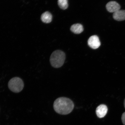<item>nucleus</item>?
I'll return each mask as SVG.
<instances>
[{
  "instance_id": "1",
  "label": "nucleus",
  "mask_w": 125,
  "mask_h": 125,
  "mask_svg": "<svg viewBox=\"0 0 125 125\" xmlns=\"http://www.w3.org/2000/svg\"><path fill=\"white\" fill-rule=\"evenodd\" d=\"M73 101L69 98L61 97L54 101L53 107L56 112L60 115H66L71 113L74 108Z\"/></svg>"
},
{
  "instance_id": "2",
  "label": "nucleus",
  "mask_w": 125,
  "mask_h": 125,
  "mask_svg": "<svg viewBox=\"0 0 125 125\" xmlns=\"http://www.w3.org/2000/svg\"><path fill=\"white\" fill-rule=\"evenodd\" d=\"M65 59L64 52L60 50H56L53 52L50 58L51 64L54 68H60L63 65Z\"/></svg>"
},
{
  "instance_id": "3",
  "label": "nucleus",
  "mask_w": 125,
  "mask_h": 125,
  "mask_svg": "<svg viewBox=\"0 0 125 125\" xmlns=\"http://www.w3.org/2000/svg\"><path fill=\"white\" fill-rule=\"evenodd\" d=\"M9 88L11 91L15 93H18L21 91L24 87V84L21 79L18 77L12 78L9 81Z\"/></svg>"
},
{
  "instance_id": "4",
  "label": "nucleus",
  "mask_w": 125,
  "mask_h": 125,
  "mask_svg": "<svg viewBox=\"0 0 125 125\" xmlns=\"http://www.w3.org/2000/svg\"><path fill=\"white\" fill-rule=\"evenodd\" d=\"M88 44L91 48L96 49L101 45L99 37L96 35H93L90 37L88 41Z\"/></svg>"
},
{
  "instance_id": "5",
  "label": "nucleus",
  "mask_w": 125,
  "mask_h": 125,
  "mask_svg": "<svg viewBox=\"0 0 125 125\" xmlns=\"http://www.w3.org/2000/svg\"><path fill=\"white\" fill-rule=\"evenodd\" d=\"M106 8L108 11L114 13L120 10L121 6L116 1H112L107 3L106 5Z\"/></svg>"
},
{
  "instance_id": "6",
  "label": "nucleus",
  "mask_w": 125,
  "mask_h": 125,
  "mask_svg": "<svg viewBox=\"0 0 125 125\" xmlns=\"http://www.w3.org/2000/svg\"><path fill=\"white\" fill-rule=\"evenodd\" d=\"M107 111L108 108L107 106L105 104H101L96 108V115L98 118H104L107 114Z\"/></svg>"
},
{
  "instance_id": "7",
  "label": "nucleus",
  "mask_w": 125,
  "mask_h": 125,
  "mask_svg": "<svg viewBox=\"0 0 125 125\" xmlns=\"http://www.w3.org/2000/svg\"><path fill=\"white\" fill-rule=\"evenodd\" d=\"M114 19L118 21L125 20V10H119L114 12L113 14Z\"/></svg>"
},
{
  "instance_id": "8",
  "label": "nucleus",
  "mask_w": 125,
  "mask_h": 125,
  "mask_svg": "<svg viewBox=\"0 0 125 125\" xmlns=\"http://www.w3.org/2000/svg\"><path fill=\"white\" fill-rule=\"evenodd\" d=\"M71 31L76 34H79L83 31V28L82 24L77 23L73 25L70 28Z\"/></svg>"
},
{
  "instance_id": "9",
  "label": "nucleus",
  "mask_w": 125,
  "mask_h": 125,
  "mask_svg": "<svg viewBox=\"0 0 125 125\" xmlns=\"http://www.w3.org/2000/svg\"><path fill=\"white\" fill-rule=\"evenodd\" d=\"M52 16L50 12L46 11L41 15V19L43 22L46 23H50L52 20Z\"/></svg>"
},
{
  "instance_id": "10",
  "label": "nucleus",
  "mask_w": 125,
  "mask_h": 125,
  "mask_svg": "<svg viewBox=\"0 0 125 125\" xmlns=\"http://www.w3.org/2000/svg\"><path fill=\"white\" fill-rule=\"evenodd\" d=\"M58 3L61 9L65 10L68 7V0H58Z\"/></svg>"
},
{
  "instance_id": "11",
  "label": "nucleus",
  "mask_w": 125,
  "mask_h": 125,
  "mask_svg": "<svg viewBox=\"0 0 125 125\" xmlns=\"http://www.w3.org/2000/svg\"><path fill=\"white\" fill-rule=\"evenodd\" d=\"M121 119L123 124L124 125H125V112L123 113L122 115Z\"/></svg>"
},
{
  "instance_id": "12",
  "label": "nucleus",
  "mask_w": 125,
  "mask_h": 125,
  "mask_svg": "<svg viewBox=\"0 0 125 125\" xmlns=\"http://www.w3.org/2000/svg\"><path fill=\"white\" fill-rule=\"evenodd\" d=\"M124 107L125 108V98L124 100Z\"/></svg>"
}]
</instances>
